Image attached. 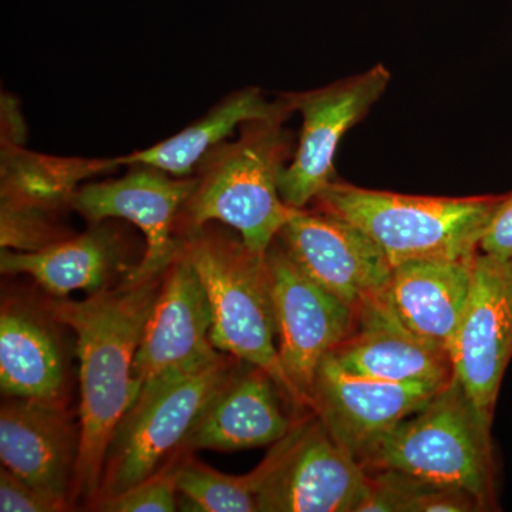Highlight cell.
Returning <instances> with one entry per match:
<instances>
[{"label": "cell", "mask_w": 512, "mask_h": 512, "mask_svg": "<svg viewBox=\"0 0 512 512\" xmlns=\"http://www.w3.org/2000/svg\"><path fill=\"white\" fill-rule=\"evenodd\" d=\"M164 274L148 279L127 274L119 285L83 301L47 303L50 316L76 336L80 363V446L72 504L93 507L99 497L111 440L138 396L134 360Z\"/></svg>", "instance_id": "6da1fadb"}, {"label": "cell", "mask_w": 512, "mask_h": 512, "mask_svg": "<svg viewBox=\"0 0 512 512\" xmlns=\"http://www.w3.org/2000/svg\"><path fill=\"white\" fill-rule=\"evenodd\" d=\"M286 120L245 121L237 140L222 141L202 158L194 173L197 184L178 217V238L218 222L259 254L268 251L292 211L279 192L295 153Z\"/></svg>", "instance_id": "7a4b0ae2"}, {"label": "cell", "mask_w": 512, "mask_h": 512, "mask_svg": "<svg viewBox=\"0 0 512 512\" xmlns=\"http://www.w3.org/2000/svg\"><path fill=\"white\" fill-rule=\"evenodd\" d=\"M212 312L211 339L222 353L265 370L298 412L303 410L275 345L276 322L265 254L241 235L210 222L180 237Z\"/></svg>", "instance_id": "3957f363"}, {"label": "cell", "mask_w": 512, "mask_h": 512, "mask_svg": "<svg viewBox=\"0 0 512 512\" xmlns=\"http://www.w3.org/2000/svg\"><path fill=\"white\" fill-rule=\"evenodd\" d=\"M503 198L420 197L365 190L335 180L315 201L318 211L362 228L394 268L404 262L454 261L476 255Z\"/></svg>", "instance_id": "277c9868"}, {"label": "cell", "mask_w": 512, "mask_h": 512, "mask_svg": "<svg viewBox=\"0 0 512 512\" xmlns=\"http://www.w3.org/2000/svg\"><path fill=\"white\" fill-rule=\"evenodd\" d=\"M491 421L456 379L427 406L400 421L360 458L367 471L396 470L437 487L476 495L494 507Z\"/></svg>", "instance_id": "5b68a950"}, {"label": "cell", "mask_w": 512, "mask_h": 512, "mask_svg": "<svg viewBox=\"0 0 512 512\" xmlns=\"http://www.w3.org/2000/svg\"><path fill=\"white\" fill-rule=\"evenodd\" d=\"M222 353L208 365L143 390L120 421L104 464L97 503L153 476L183 447L191 431L241 369Z\"/></svg>", "instance_id": "8992f818"}, {"label": "cell", "mask_w": 512, "mask_h": 512, "mask_svg": "<svg viewBox=\"0 0 512 512\" xmlns=\"http://www.w3.org/2000/svg\"><path fill=\"white\" fill-rule=\"evenodd\" d=\"M282 366L303 410H311L316 370L356 325V311L293 261L278 238L265 254Z\"/></svg>", "instance_id": "52a82bcc"}, {"label": "cell", "mask_w": 512, "mask_h": 512, "mask_svg": "<svg viewBox=\"0 0 512 512\" xmlns=\"http://www.w3.org/2000/svg\"><path fill=\"white\" fill-rule=\"evenodd\" d=\"M369 471L332 439L315 413L295 420L258 495V512H357Z\"/></svg>", "instance_id": "ba28073f"}, {"label": "cell", "mask_w": 512, "mask_h": 512, "mask_svg": "<svg viewBox=\"0 0 512 512\" xmlns=\"http://www.w3.org/2000/svg\"><path fill=\"white\" fill-rule=\"evenodd\" d=\"M390 73L383 64L308 92L285 93L293 113H301V138L279 181L282 201L301 210L336 180L340 140L386 92Z\"/></svg>", "instance_id": "9c48e42d"}, {"label": "cell", "mask_w": 512, "mask_h": 512, "mask_svg": "<svg viewBox=\"0 0 512 512\" xmlns=\"http://www.w3.org/2000/svg\"><path fill=\"white\" fill-rule=\"evenodd\" d=\"M117 180L84 184L74 194L72 210L94 224L124 220L146 237V249L130 278H156L167 271L181 247L177 224L181 208L194 191L195 175L178 178L146 164L130 165Z\"/></svg>", "instance_id": "30bf717a"}, {"label": "cell", "mask_w": 512, "mask_h": 512, "mask_svg": "<svg viewBox=\"0 0 512 512\" xmlns=\"http://www.w3.org/2000/svg\"><path fill=\"white\" fill-rule=\"evenodd\" d=\"M454 379L485 419L512 359V259L477 252L466 311L450 349Z\"/></svg>", "instance_id": "8fae6325"}, {"label": "cell", "mask_w": 512, "mask_h": 512, "mask_svg": "<svg viewBox=\"0 0 512 512\" xmlns=\"http://www.w3.org/2000/svg\"><path fill=\"white\" fill-rule=\"evenodd\" d=\"M207 291L184 249L165 271L163 285L141 336L134 379L138 394L181 373L218 359L211 339Z\"/></svg>", "instance_id": "7c38bea8"}, {"label": "cell", "mask_w": 512, "mask_h": 512, "mask_svg": "<svg viewBox=\"0 0 512 512\" xmlns=\"http://www.w3.org/2000/svg\"><path fill=\"white\" fill-rule=\"evenodd\" d=\"M276 238L303 272L355 311L392 278L382 248L362 228L335 215L292 208Z\"/></svg>", "instance_id": "4fadbf2b"}, {"label": "cell", "mask_w": 512, "mask_h": 512, "mask_svg": "<svg viewBox=\"0 0 512 512\" xmlns=\"http://www.w3.org/2000/svg\"><path fill=\"white\" fill-rule=\"evenodd\" d=\"M450 383L370 379L348 372L328 355L313 379L311 410L332 439L360 461L380 437L427 406Z\"/></svg>", "instance_id": "5bb4252c"}, {"label": "cell", "mask_w": 512, "mask_h": 512, "mask_svg": "<svg viewBox=\"0 0 512 512\" xmlns=\"http://www.w3.org/2000/svg\"><path fill=\"white\" fill-rule=\"evenodd\" d=\"M79 446L80 427H74L64 404L12 397L3 404V467L64 507L72 505Z\"/></svg>", "instance_id": "9a60e30c"}, {"label": "cell", "mask_w": 512, "mask_h": 512, "mask_svg": "<svg viewBox=\"0 0 512 512\" xmlns=\"http://www.w3.org/2000/svg\"><path fill=\"white\" fill-rule=\"evenodd\" d=\"M329 356L355 375L393 383H450L453 360L448 350L404 328L379 295L356 309L352 333Z\"/></svg>", "instance_id": "2e32d148"}, {"label": "cell", "mask_w": 512, "mask_h": 512, "mask_svg": "<svg viewBox=\"0 0 512 512\" xmlns=\"http://www.w3.org/2000/svg\"><path fill=\"white\" fill-rule=\"evenodd\" d=\"M476 255L394 266L380 301L404 328L450 352L466 311Z\"/></svg>", "instance_id": "e0dca14e"}, {"label": "cell", "mask_w": 512, "mask_h": 512, "mask_svg": "<svg viewBox=\"0 0 512 512\" xmlns=\"http://www.w3.org/2000/svg\"><path fill=\"white\" fill-rule=\"evenodd\" d=\"M111 221L94 222L89 231L40 251L2 249L0 271L30 276L53 298H66L74 291H101L114 276L136 268L127 264V239Z\"/></svg>", "instance_id": "ac0fdd59"}, {"label": "cell", "mask_w": 512, "mask_h": 512, "mask_svg": "<svg viewBox=\"0 0 512 512\" xmlns=\"http://www.w3.org/2000/svg\"><path fill=\"white\" fill-rule=\"evenodd\" d=\"M278 393L281 389L265 370L239 369L191 431L183 453L245 450L284 439L295 419L284 412Z\"/></svg>", "instance_id": "d6986e66"}, {"label": "cell", "mask_w": 512, "mask_h": 512, "mask_svg": "<svg viewBox=\"0 0 512 512\" xmlns=\"http://www.w3.org/2000/svg\"><path fill=\"white\" fill-rule=\"evenodd\" d=\"M66 357L52 328L25 306L0 315V386L12 399L64 404Z\"/></svg>", "instance_id": "ffe728a7"}, {"label": "cell", "mask_w": 512, "mask_h": 512, "mask_svg": "<svg viewBox=\"0 0 512 512\" xmlns=\"http://www.w3.org/2000/svg\"><path fill=\"white\" fill-rule=\"evenodd\" d=\"M291 114L292 107L284 94L278 100L268 101L258 87H245L224 97L204 116L173 137L119 157L120 164H146L173 177H191L202 158L222 141L228 140L245 121L275 117L288 119Z\"/></svg>", "instance_id": "44dd1931"}, {"label": "cell", "mask_w": 512, "mask_h": 512, "mask_svg": "<svg viewBox=\"0 0 512 512\" xmlns=\"http://www.w3.org/2000/svg\"><path fill=\"white\" fill-rule=\"evenodd\" d=\"M119 165V157H56L23 146H2L0 201L62 212L72 208L74 194L84 181Z\"/></svg>", "instance_id": "7402d4cb"}, {"label": "cell", "mask_w": 512, "mask_h": 512, "mask_svg": "<svg viewBox=\"0 0 512 512\" xmlns=\"http://www.w3.org/2000/svg\"><path fill=\"white\" fill-rule=\"evenodd\" d=\"M285 437L266 454L262 463L244 476L220 473L185 454L178 470L181 510L198 512H258V495L284 451Z\"/></svg>", "instance_id": "603a6c76"}, {"label": "cell", "mask_w": 512, "mask_h": 512, "mask_svg": "<svg viewBox=\"0 0 512 512\" xmlns=\"http://www.w3.org/2000/svg\"><path fill=\"white\" fill-rule=\"evenodd\" d=\"M57 215L59 212L46 208L0 201L2 249L35 252L73 237Z\"/></svg>", "instance_id": "cb8c5ba5"}, {"label": "cell", "mask_w": 512, "mask_h": 512, "mask_svg": "<svg viewBox=\"0 0 512 512\" xmlns=\"http://www.w3.org/2000/svg\"><path fill=\"white\" fill-rule=\"evenodd\" d=\"M183 457L171 458L164 467L128 488L127 491L94 505L104 512H173L177 510L178 470Z\"/></svg>", "instance_id": "d4e9b609"}, {"label": "cell", "mask_w": 512, "mask_h": 512, "mask_svg": "<svg viewBox=\"0 0 512 512\" xmlns=\"http://www.w3.org/2000/svg\"><path fill=\"white\" fill-rule=\"evenodd\" d=\"M369 493L357 512H413L431 484L396 470L369 471Z\"/></svg>", "instance_id": "484cf974"}, {"label": "cell", "mask_w": 512, "mask_h": 512, "mask_svg": "<svg viewBox=\"0 0 512 512\" xmlns=\"http://www.w3.org/2000/svg\"><path fill=\"white\" fill-rule=\"evenodd\" d=\"M67 510L63 504L46 497L8 468L0 473V511L2 512H57Z\"/></svg>", "instance_id": "4316f807"}, {"label": "cell", "mask_w": 512, "mask_h": 512, "mask_svg": "<svg viewBox=\"0 0 512 512\" xmlns=\"http://www.w3.org/2000/svg\"><path fill=\"white\" fill-rule=\"evenodd\" d=\"M480 252L512 259V192L503 201L488 222L480 241Z\"/></svg>", "instance_id": "83f0119b"}, {"label": "cell", "mask_w": 512, "mask_h": 512, "mask_svg": "<svg viewBox=\"0 0 512 512\" xmlns=\"http://www.w3.org/2000/svg\"><path fill=\"white\" fill-rule=\"evenodd\" d=\"M26 128L18 104L9 96L2 97V146H23Z\"/></svg>", "instance_id": "f1b7e54d"}]
</instances>
